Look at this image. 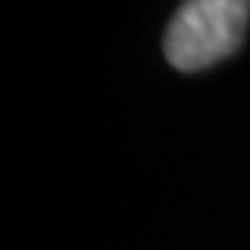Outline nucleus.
I'll use <instances>...</instances> for the list:
<instances>
[{"mask_svg":"<svg viewBox=\"0 0 250 250\" xmlns=\"http://www.w3.org/2000/svg\"><path fill=\"white\" fill-rule=\"evenodd\" d=\"M250 21V0H184L166 27V61L196 73L235 55Z\"/></svg>","mask_w":250,"mask_h":250,"instance_id":"obj_1","label":"nucleus"}]
</instances>
